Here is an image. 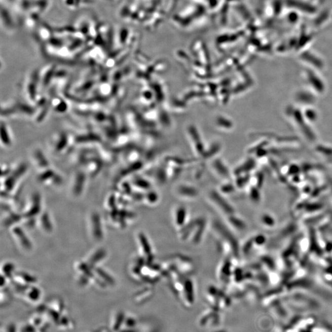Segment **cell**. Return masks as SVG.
<instances>
[{
    "label": "cell",
    "instance_id": "cell-1",
    "mask_svg": "<svg viewBox=\"0 0 332 332\" xmlns=\"http://www.w3.org/2000/svg\"><path fill=\"white\" fill-rule=\"evenodd\" d=\"M209 200L211 201L213 206L217 208L224 214L227 216L234 214V209L229 203H228L227 199L223 196H221L216 193H211L209 195Z\"/></svg>",
    "mask_w": 332,
    "mask_h": 332
},
{
    "label": "cell",
    "instance_id": "cell-2",
    "mask_svg": "<svg viewBox=\"0 0 332 332\" xmlns=\"http://www.w3.org/2000/svg\"><path fill=\"white\" fill-rule=\"evenodd\" d=\"M42 211L41 196L34 194L31 196L29 203L22 213L23 218H34Z\"/></svg>",
    "mask_w": 332,
    "mask_h": 332
},
{
    "label": "cell",
    "instance_id": "cell-3",
    "mask_svg": "<svg viewBox=\"0 0 332 332\" xmlns=\"http://www.w3.org/2000/svg\"><path fill=\"white\" fill-rule=\"evenodd\" d=\"M90 231L94 241L99 242L102 240L103 232L102 221L99 214L96 212L92 213L90 216Z\"/></svg>",
    "mask_w": 332,
    "mask_h": 332
},
{
    "label": "cell",
    "instance_id": "cell-4",
    "mask_svg": "<svg viewBox=\"0 0 332 332\" xmlns=\"http://www.w3.org/2000/svg\"><path fill=\"white\" fill-rule=\"evenodd\" d=\"M11 233H12L17 243L23 249L30 250L32 249V244H31L30 239L28 238L27 235H26L21 227L16 226V225L13 226L12 230H11Z\"/></svg>",
    "mask_w": 332,
    "mask_h": 332
},
{
    "label": "cell",
    "instance_id": "cell-5",
    "mask_svg": "<svg viewBox=\"0 0 332 332\" xmlns=\"http://www.w3.org/2000/svg\"><path fill=\"white\" fill-rule=\"evenodd\" d=\"M188 212L186 207L177 206L175 208L174 213V222L175 227L179 230L182 229L188 224Z\"/></svg>",
    "mask_w": 332,
    "mask_h": 332
},
{
    "label": "cell",
    "instance_id": "cell-6",
    "mask_svg": "<svg viewBox=\"0 0 332 332\" xmlns=\"http://www.w3.org/2000/svg\"><path fill=\"white\" fill-rule=\"evenodd\" d=\"M137 238L143 259L148 260L153 257L154 254H153L152 245L150 243L149 239L146 238V236L143 233H141L138 234Z\"/></svg>",
    "mask_w": 332,
    "mask_h": 332
},
{
    "label": "cell",
    "instance_id": "cell-7",
    "mask_svg": "<svg viewBox=\"0 0 332 332\" xmlns=\"http://www.w3.org/2000/svg\"><path fill=\"white\" fill-rule=\"evenodd\" d=\"M14 278L17 283V285H21V286L30 285L31 284H35L36 282L35 277L25 272L15 273L14 276Z\"/></svg>",
    "mask_w": 332,
    "mask_h": 332
},
{
    "label": "cell",
    "instance_id": "cell-8",
    "mask_svg": "<svg viewBox=\"0 0 332 332\" xmlns=\"http://www.w3.org/2000/svg\"><path fill=\"white\" fill-rule=\"evenodd\" d=\"M177 190V195L178 198L183 200H194L198 198V193L197 190L189 188V187H180Z\"/></svg>",
    "mask_w": 332,
    "mask_h": 332
},
{
    "label": "cell",
    "instance_id": "cell-9",
    "mask_svg": "<svg viewBox=\"0 0 332 332\" xmlns=\"http://www.w3.org/2000/svg\"><path fill=\"white\" fill-rule=\"evenodd\" d=\"M106 256V252L105 250L103 249H98L92 254L88 259L87 264L93 269L94 268L97 267L96 265L98 264H99L100 262L105 259Z\"/></svg>",
    "mask_w": 332,
    "mask_h": 332
},
{
    "label": "cell",
    "instance_id": "cell-10",
    "mask_svg": "<svg viewBox=\"0 0 332 332\" xmlns=\"http://www.w3.org/2000/svg\"><path fill=\"white\" fill-rule=\"evenodd\" d=\"M40 225L44 232L50 233L53 232V227L50 216L47 212L41 213L40 216Z\"/></svg>",
    "mask_w": 332,
    "mask_h": 332
},
{
    "label": "cell",
    "instance_id": "cell-11",
    "mask_svg": "<svg viewBox=\"0 0 332 332\" xmlns=\"http://www.w3.org/2000/svg\"><path fill=\"white\" fill-rule=\"evenodd\" d=\"M84 186H85V177L82 175H77L72 186V194L75 196H80L82 194Z\"/></svg>",
    "mask_w": 332,
    "mask_h": 332
},
{
    "label": "cell",
    "instance_id": "cell-12",
    "mask_svg": "<svg viewBox=\"0 0 332 332\" xmlns=\"http://www.w3.org/2000/svg\"><path fill=\"white\" fill-rule=\"evenodd\" d=\"M232 265L229 261H225L220 265L219 268L218 276L219 278L223 280L222 281H225L224 280L229 279L230 276H232Z\"/></svg>",
    "mask_w": 332,
    "mask_h": 332
},
{
    "label": "cell",
    "instance_id": "cell-13",
    "mask_svg": "<svg viewBox=\"0 0 332 332\" xmlns=\"http://www.w3.org/2000/svg\"><path fill=\"white\" fill-rule=\"evenodd\" d=\"M95 274L98 278H100V280L105 283H108V284H114L115 282V279L109 274L106 272L105 270L102 269L99 267H95L93 268Z\"/></svg>",
    "mask_w": 332,
    "mask_h": 332
},
{
    "label": "cell",
    "instance_id": "cell-14",
    "mask_svg": "<svg viewBox=\"0 0 332 332\" xmlns=\"http://www.w3.org/2000/svg\"><path fill=\"white\" fill-rule=\"evenodd\" d=\"M2 275L8 279L13 278L15 274V267L12 263H5L2 268Z\"/></svg>",
    "mask_w": 332,
    "mask_h": 332
},
{
    "label": "cell",
    "instance_id": "cell-15",
    "mask_svg": "<svg viewBox=\"0 0 332 332\" xmlns=\"http://www.w3.org/2000/svg\"><path fill=\"white\" fill-rule=\"evenodd\" d=\"M227 223L230 227H232L233 229L240 230L242 229V222L240 219H239L235 215H231L227 216Z\"/></svg>",
    "mask_w": 332,
    "mask_h": 332
},
{
    "label": "cell",
    "instance_id": "cell-16",
    "mask_svg": "<svg viewBox=\"0 0 332 332\" xmlns=\"http://www.w3.org/2000/svg\"><path fill=\"white\" fill-rule=\"evenodd\" d=\"M159 199H160V197L157 193L155 192L147 193V195L143 198V200L145 201V203L150 206H154L157 204L159 202Z\"/></svg>",
    "mask_w": 332,
    "mask_h": 332
}]
</instances>
